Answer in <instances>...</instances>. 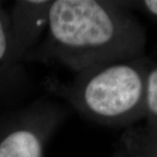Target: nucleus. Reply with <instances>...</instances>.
<instances>
[{"label": "nucleus", "instance_id": "nucleus-2", "mask_svg": "<svg viewBox=\"0 0 157 157\" xmlns=\"http://www.w3.org/2000/svg\"><path fill=\"white\" fill-rule=\"evenodd\" d=\"M150 64L146 55L112 62L77 74L68 83L50 81L49 88L84 117L100 124L128 128L145 119Z\"/></svg>", "mask_w": 157, "mask_h": 157}, {"label": "nucleus", "instance_id": "nucleus-5", "mask_svg": "<svg viewBox=\"0 0 157 157\" xmlns=\"http://www.w3.org/2000/svg\"><path fill=\"white\" fill-rule=\"evenodd\" d=\"M21 62L13 44L8 13L0 2V95L12 92L21 84Z\"/></svg>", "mask_w": 157, "mask_h": 157}, {"label": "nucleus", "instance_id": "nucleus-8", "mask_svg": "<svg viewBox=\"0 0 157 157\" xmlns=\"http://www.w3.org/2000/svg\"><path fill=\"white\" fill-rule=\"evenodd\" d=\"M130 9L142 11L157 20V0H143V1L124 2Z\"/></svg>", "mask_w": 157, "mask_h": 157}, {"label": "nucleus", "instance_id": "nucleus-9", "mask_svg": "<svg viewBox=\"0 0 157 157\" xmlns=\"http://www.w3.org/2000/svg\"><path fill=\"white\" fill-rule=\"evenodd\" d=\"M112 157H117V156H115V155H113V156H112Z\"/></svg>", "mask_w": 157, "mask_h": 157}, {"label": "nucleus", "instance_id": "nucleus-3", "mask_svg": "<svg viewBox=\"0 0 157 157\" xmlns=\"http://www.w3.org/2000/svg\"><path fill=\"white\" fill-rule=\"evenodd\" d=\"M64 109L37 102L0 127V157H43L49 139L63 121Z\"/></svg>", "mask_w": 157, "mask_h": 157}, {"label": "nucleus", "instance_id": "nucleus-6", "mask_svg": "<svg viewBox=\"0 0 157 157\" xmlns=\"http://www.w3.org/2000/svg\"><path fill=\"white\" fill-rule=\"evenodd\" d=\"M117 157H157V127L146 122L125 128L117 143Z\"/></svg>", "mask_w": 157, "mask_h": 157}, {"label": "nucleus", "instance_id": "nucleus-4", "mask_svg": "<svg viewBox=\"0 0 157 157\" xmlns=\"http://www.w3.org/2000/svg\"><path fill=\"white\" fill-rule=\"evenodd\" d=\"M50 4L51 1H15L7 12L15 50L23 61L45 35Z\"/></svg>", "mask_w": 157, "mask_h": 157}, {"label": "nucleus", "instance_id": "nucleus-7", "mask_svg": "<svg viewBox=\"0 0 157 157\" xmlns=\"http://www.w3.org/2000/svg\"><path fill=\"white\" fill-rule=\"evenodd\" d=\"M145 122L157 127V63L151 62L146 78Z\"/></svg>", "mask_w": 157, "mask_h": 157}, {"label": "nucleus", "instance_id": "nucleus-1", "mask_svg": "<svg viewBox=\"0 0 157 157\" xmlns=\"http://www.w3.org/2000/svg\"><path fill=\"white\" fill-rule=\"evenodd\" d=\"M147 35L124 2L51 1L38 57L53 59L77 74L145 55Z\"/></svg>", "mask_w": 157, "mask_h": 157}]
</instances>
